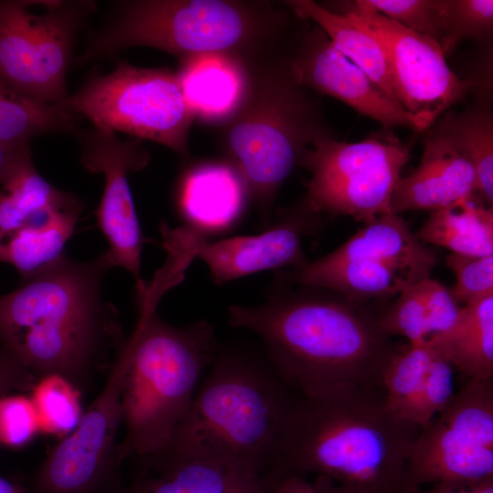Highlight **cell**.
Listing matches in <instances>:
<instances>
[{
    "mask_svg": "<svg viewBox=\"0 0 493 493\" xmlns=\"http://www.w3.org/2000/svg\"><path fill=\"white\" fill-rule=\"evenodd\" d=\"M77 136L83 166L104 175L100 203L95 212L98 226L108 241L103 257L108 267L129 271L135 279V291L146 282L141 277L143 236L129 184L130 173L142 170L150 154L137 138L121 140L114 132L93 128L79 130Z\"/></svg>",
    "mask_w": 493,
    "mask_h": 493,
    "instance_id": "cell-15",
    "label": "cell"
},
{
    "mask_svg": "<svg viewBox=\"0 0 493 493\" xmlns=\"http://www.w3.org/2000/svg\"><path fill=\"white\" fill-rule=\"evenodd\" d=\"M477 195L473 165L456 141L438 121L426 134L418 167L400 178L391 199V212L435 211Z\"/></svg>",
    "mask_w": 493,
    "mask_h": 493,
    "instance_id": "cell-18",
    "label": "cell"
},
{
    "mask_svg": "<svg viewBox=\"0 0 493 493\" xmlns=\"http://www.w3.org/2000/svg\"><path fill=\"white\" fill-rule=\"evenodd\" d=\"M38 432V416L30 396L12 393L0 398V444L22 447Z\"/></svg>",
    "mask_w": 493,
    "mask_h": 493,
    "instance_id": "cell-36",
    "label": "cell"
},
{
    "mask_svg": "<svg viewBox=\"0 0 493 493\" xmlns=\"http://www.w3.org/2000/svg\"><path fill=\"white\" fill-rule=\"evenodd\" d=\"M108 266L63 255L0 296V346L37 379L59 374L80 391L125 341L119 314L101 296Z\"/></svg>",
    "mask_w": 493,
    "mask_h": 493,
    "instance_id": "cell-3",
    "label": "cell"
},
{
    "mask_svg": "<svg viewBox=\"0 0 493 493\" xmlns=\"http://www.w3.org/2000/svg\"><path fill=\"white\" fill-rule=\"evenodd\" d=\"M446 264L456 276L451 291L458 303L466 305L493 296V255L451 253Z\"/></svg>",
    "mask_w": 493,
    "mask_h": 493,
    "instance_id": "cell-34",
    "label": "cell"
},
{
    "mask_svg": "<svg viewBox=\"0 0 493 493\" xmlns=\"http://www.w3.org/2000/svg\"><path fill=\"white\" fill-rule=\"evenodd\" d=\"M408 159L407 147L391 129L356 142L320 140L301 163L310 173L302 203L318 215H344L364 223L392 213V195Z\"/></svg>",
    "mask_w": 493,
    "mask_h": 493,
    "instance_id": "cell-11",
    "label": "cell"
},
{
    "mask_svg": "<svg viewBox=\"0 0 493 493\" xmlns=\"http://www.w3.org/2000/svg\"><path fill=\"white\" fill-rule=\"evenodd\" d=\"M462 111L446 112L439 120L468 156L477 178V195L493 204V116L488 88Z\"/></svg>",
    "mask_w": 493,
    "mask_h": 493,
    "instance_id": "cell-26",
    "label": "cell"
},
{
    "mask_svg": "<svg viewBox=\"0 0 493 493\" xmlns=\"http://www.w3.org/2000/svg\"><path fill=\"white\" fill-rule=\"evenodd\" d=\"M268 493H319L312 481L299 475H285L270 479Z\"/></svg>",
    "mask_w": 493,
    "mask_h": 493,
    "instance_id": "cell-40",
    "label": "cell"
},
{
    "mask_svg": "<svg viewBox=\"0 0 493 493\" xmlns=\"http://www.w3.org/2000/svg\"><path fill=\"white\" fill-rule=\"evenodd\" d=\"M351 5L376 12L434 40L442 37V0H356Z\"/></svg>",
    "mask_w": 493,
    "mask_h": 493,
    "instance_id": "cell-33",
    "label": "cell"
},
{
    "mask_svg": "<svg viewBox=\"0 0 493 493\" xmlns=\"http://www.w3.org/2000/svg\"><path fill=\"white\" fill-rule=\"evenodd\" d=\"M68 194L44 179L32 162L24 165L0 190V241L63 201Z\"/></svg>",
    "mask_w": 493,
    "mask_h": 493,
    "instance_id": "cell-28",
    "label": "cell"
},
{
    "mask_svg": "<svg viewBox=\"0 0 493 493\" xmlns=\"http://www.w3.org/2000/svg\"><path fill=\"white\" fill-rule=\"evenodd\" d=\"M420 429L389 407L382 385L298 396L268 476L315 474L348 493H406Z\"/></svg>",
    "mask_w": 493,
    "mask_h": 493,
    "instance_id": "cell-2",
    "label": "cell"
},
{
    "mask_svg": "<svg viewBox=\"0 0 493 493\" xmlns=\"http://www.w3.org/2000/svg\"><path fill=\"white\" fill-rule=\"evenodd\" d=\"M488 480H493V379H467L420 429L406 466V493L426 485Z\"/></svg>",
    "mask_w": 493,
    "mask_h": 493,
    "instance_id": "cell-12",
    "label": "cell"
},
{
    "mask_svg": "<svg viewBox=\"0 0 493 493\" xmlns=\"http://www.w3.org/2000/svg\"><path fill=\"white\" fill-rule=\"evenodd\" d=\"M409 493H493V480L475 485H434L428 489L418 488Z\"/></svg>",
    "mask_w": 493,
    "mask_h": 493,
    "instance_id": "cell-41",
    "label": "cell"
},
{
    "mask_svg": "<svg viewBox=\"0 0 493 493\" xmlns=\"http://www.w3.org/2000/svg\"><path fill=\"white\" fill-rule=\"evenodd\" d=\"M273 288L261 304L233 305L232 327L256 333L284 382L302 397L381 385L398 346L381 328L379 310L315 287Z\"/></svg>",
    "mask_w": 493,
    "mask_h": 493,
    "instance_id": "cell-1",
    "label": "cell"
},
{
    "mask_svg": "<svg viewBox=\"0 0 493 493\" xmlns=\"http://www.w3.org/2000/svg\"><path fill=\"white\" fill-rule=\"evenodd\" d=\"M336 2L330 11L350 14L379 34L389 56L398 103L427 128L454 104L485 88L478 80L458 77L447 65L439 46L383 15Z\"/></svg>",
    "mask_w": 493,
    "mask_h": 493,
    "instance_id": "cell-14",
    "label": "cell"
},
{
    "mask_svg": "<svg viewBox=\"0 0 493 493\" xmlns=\"http://www.w3.org/2000/svg\"><path fill=\"white\" fill-rule=\"evenodd\" d=\"M283 3L299 18L320 26L339 52L361 68L386 96L398 102L388 51L379 34L355 16L330 11L312 0Z\"/></svg>",
    "mask_w": 493,
    "mask_h": 493,
    "instance_id": "cell-22",
    "label": "cell"
},
{
    "mask_svg": "<svg viewBox=\"0 0 493 493\" xmlns=\"http://www.w3.org/2000/svg\"><path fill=\"white\" fill-rule=\"evenodd\" d=\"M0 493H29L26 486L10 481L0 476Z\"/></svg>",
    "mask_w": 493,
    "mask_h": 493,
    "instance_id": "cell-43",
    "label": "cell"
},
{
    "mask_svg": "<svg viewBox=\"0 0 493 493\" xmlns=\"http://www.w3.org/2000/svg\"><path fill=\"white\" fill-rule=\"evenodd\" d=\"M83 209L72 194L0 241V262L13 266L21 279L55 262L64 254Z\"/></svg>",
    "mask_w": 493,
    "mask_h": 493,
    "instance_id": "cell-23",
    "label": "cell"
},
{
    "mask_svg": "<svg viewBox=\"0 0 493 493\" xmlns=\"http://www.w3.org/2000/svg\"><path fill=\"white\" fill-rule=\"evenodd\" d=\"M435 255L397 214L365 222L333 252L289 271H278L273 288L305 286L329 289L352 300L387 299L430 278Z\"/></svg>",
    "mask_w": 493,
    "mask_h": 493,
    "instance_id": "cell-8",
    "label": "cell"
},
{
    "mask_svg": "<svg viewBox=\"0 0 493 493\" xmlns=\"http://www.w3.org/2000/svg\"><path fill=\"white\" fill-rule=\"evenodd\" d=\"M300 21L283 1H119L75 64L81 66L126 48L144 47L180 59L224 54L247 67L285 52Z\"/></svg>",
    "mask_w": 493,
    "mask_h": 493,
    "instance_id": "cell-4",
    "label": "cell"
},
{
    "mask_svg": "<svg viewBox=\"0 0 493 493\" xmlns=\"http://www.w3.org/2000/svg\"><path fill=\"white\" fill-rule=\"evenodd\" d=\"M78 116L61 106L18 95L0 85V142L29 146L33 138L49 133H76Z\"/></svg>",
    "mask_w": 493,
    "mask_h": 493,
    "instance_id": "cell-27",
    "label": "cell"
},
{
    "mask_svg": "<svg viewBox=\"0 0 493 493\" xmlns=\"http://www.w3.org/2000/svg\"><path fill=\"white\" fill-rule=\"evenodd\" d=\"M422 287L429 315L431 338L448 331L457 321L462 306L457 302L450 288L440 282L427 278Z\"/></svg>",
    "mask_w": 493,
    "mask_h": 493,
    "instance_id": "cell-37",
    "label": "cell"
},
{
    "mask_svg": "<svg viewBox=\"0 0 493 493\" xmlns=\"http://www.w3.org/2000/svg\"><path fill=\"white\" fill-rule=\"evenodd\" d=\"M492 30V0H442L439 47L445 57L467 38L488 39Z\"/></svg>",
    "mask_w": 493,
    "mask_h": 493,
    "instance_id": "cell-31",
    "label": "cell"
},
{
    "mask_svg": "<svg viewBox=\"0 0 493 493\" xmlns=\"http://www.w3.org/2000/svg\"><path fill=\"white\" fill-rule=\"evenodd\" d=\"M312 483L319 493H348L330 480L322 477H316Z\"/></svg>",
    "mask_w": 493,
    "mask_h": 493,
    "instance_id": "cell-42",
    "label": "cell"
},
{
    "mask_svg": "<svg viewBox=\"0 0 493 493\" xmlns=\"http://www.w3.org/2000/svg\"><path fill=\"white\" fill-rule=\"evenodd\" d=\"M428 341L467 379H493V296L463 305L456 324Z\"/></svg>",
    "mask_w": 493,
    "mask_h": 493,
    "instance_id": "cell-24",
    "label": "cell"
},
{
    "mask_svg": "<svg viewBox=\"0 0 493 493\" xmlns=\"http://www.w3.org/2000/svg\"><path fill=\"white\" fill-rule=\"evenodd\" d=\"M35 3L0 1V85L68 109L67 70L77 34L94 4L48 1L45 11L36 14Z\"/></svg>",
    "mask_w": 493,
    "mask_h": 493,
    "instance_id": "cell-10",
    "label": "cell"
},
{
    "mask_svg": "<svg viewBox=\"0 0 493 493\" xmlns=\"http://www.w3.org/2000/svg\"><path fill=\"white\" fill-rule=\"evenodd\" d=\"M267 469L233 458H190L141 468L108 493H268Z\"/></svg>",
    "mask_w": 493,
    "mask_h": 493,
    "instance_id": "cell-19",
    "label": "cell"
},
{
    "mask_svg": "<svg viewBox=\"0 0 493 493\" xmlns=\"http://www.w3.org/2000/svg\"><path fill=\"white\" fill-rule=\"evenodd\" d=\"M288 52L246 67L244 97L222 124L227 162L245 181L264 226H270L278 191L308 150L335 137L319 100L292 77Z\"/></svg>",
    "mask_w": 493,
    "mask_h": 493,
    "instance_id": "cell-6",
    "label": "cell"
},
{
    "mask_svg": "<svg viewBox=\"0 0 493 493\" xmlns=\"http://www.w3.org/2000/svg\"><path fill=\"white\" fill-rule=\"evenodd\" d=\"M294 79L309 89L330 95L358 112L379 121L383 128L427 129L419 118L386 96L356 65L332 45L317 25L301 19L288 52Z\"/></svg>",
    "mask_w": 493,
    "mask_h": 493,
    "instance_id": "cell-16",
    "label": "cell"
},
{
    "mask_svg": "<svg viewBox=\"0 0 493 493\" xmlns=\"http://www.w3.org/2000/svg\"><path fill=\"white\" fill-rule=\"evenodd\" d=\"M435 350L429 341L399 347L385 365L381 385L389 407L410 421ZM412 423V422H411Z\"/></svg>",
    "mask_w": 493,
    "mask_h": 493,
    "instance_id": "cell-29",
    "label": "cell"
},
{
    "mask_svg": "<svg viewBox=\"0 0 493 493\" xmlns=\"http://www.w3.org/2000/svg\"><path fill=\"white\" fill-rule=\"evenodd\" d=\"M379 322L390 337L402 336L410 344L428 341L431 330L422 280L404 288L392 304L379 310Z\"/></svg>",
    "mask_w": 493,
    "mask_h": 493,
    "instance_id": "cell-32",
    "label": "cell"
},
{
    "mask_svg": "<svg viewBox=\"0 0 493 493\" xmlns=\"http://www.w3.org/2000/svg\"><path fill=\"white\" fill-rule=\"evenodd\" d=\"M180 62L176 73L195 118L222 125L244 97L246 67L232 57L218 53L185 57Z\"/></svg>",
    "mask_w": 493,
    "mask_h": 493,
    "instance_id": "cell-21",
    "label": "cell"
},
{
    "mask_svg": "<svg viewBox=\"0 0 493 493\" xmlns=\"http://www.w3.org/2000/svg\"><path fill=\"white\" fill-rule=\"evenodd\" d=\"M37 380L14 354L0 346V398L16 391H32Z\"/></svg>",
    "mask_w": 493,
    "mask_h": 493,
    "instance_id": "cell-38",
    "label": "cell"
},
{
    "mask_svg": "<svg viewBox=\"0 0 493 493\" xmlns=\"http://www.w3.org/2000/svg\"><path fill=\"white\" fill-rule=\"evenodd\" d=\"M30 162L32 158L29 146L14 147L0 142V184H5Z\"/></svg>",
    "mask_w": 493,
    "mask_h": 493,
    "instance_id": "cell-39",
    "label": "cell"
},
{
    "mask_svg": "<svg viewBox=\"0 0 493 493\" xmlns=\"http://www.w3.org/2000/svg\"><path fill=\"white\" fill-rule=\"evenodd\" d=\"M68 109L95 129L151 140L187 158L188 137L195 116L176 72L117 63L69 96Z\"/></svg>",
    "mask_w": 493,
    "mask_h": 493,
    "instance_id": "cell-9",
    "label": "cell"
},
{
    "mask_svg": "<svg viewBox=\"0 0 493 493\" xmlns=\"http://www.w3.org/2000/svg\"><path fill=\"white\" fill-rule=\"evenodd\" d=\"M416 236L467 256L493 255V209L477 196L432 211Z\"/></svg>",
    "mask_w": 493,
    "mask_h": 493,
    "instance_id": "cell-25",
    "label": "cell"
},
{
    "mask_svg": "<svg viewBox=\"0 0 493 493\" xmlns=\"http://www.w3.org/2000/svg\"><path fill=\"white\" fill-rule=\"evenodd\" d=\"M80 390L59 374L37 380L31 391L40 432L65 437L79 423L83 411Z\"/></svg>",
    "mask_w": 493,
    "mask_h": 493,
    "instance_id": "cell-30",
    "label": "cell"
},
{
    "mask_svg": "<svg viewBox=\"0 0 493 493\" xmlns=\"http://www.w3.org/2000/svg\"><path fill=\"white\" fill-rule=\"evenodd\" d=\"M319 216L301 202L280 211L276 223L259 234L218 241L199 237L195 257L205 263L216 284L268 269L299 267L308 262L303 236L312 230Z\"/></svg>",
    "mask_w": 493,
    "mask_h": 493,
    "instance_id": "cell-17",
    "label": "cell"
},
{
    "mask_svg": "<svg viewBox=\"0 0 493 493\" xmlns=\"http://www.w3.org/2000/svg\"><path fill=\"white\" fill-rule=\"evenodd\" d=\"M250 200L237 170L228 162L202 163L189 168L177 190V207L186 226L204 237L235 226Z\"/></svg>",
    "mask_w": 493,
    "mask_h": 493,
    "instance_id": "cell-20",
    "label": "cell"
},
{
    "mask_svg": "<svg viewBox=\"0 0 493 493\" xmlns=\"http://www.w3.org/2000/svg\"><path fill=\"white\" fill-rule=\"evenodd\" d=\"M125 369L119 348L100 393L36 470L26 486L29 493H108L121 481L124 460L116 439Z\"/></svg>",
    "mask_w": 493,
    "mask_h": 493,
    "instance_id": "cell-13",
    "label": "cell"
},
{
    "mask_svg": "<svg viewBox=\"0 0 493 493\" xmlns=\"http://www.w3.org/2000/svg\"><path fill=\"white\" fill-rule=\"evenodd\" d=\"M454 393V367L435 350L410 421L424 427L445 408Z\"/></svg>",
    "mask_w": 493,
    "mask_h": 493,
    "instance_id": "cell-35",
    "label": "cell"
},
{
    "mask_svg": "<svg viewBox=\"0 0 493 493\" xmlns=\"http://www.w3.org/2000/svg\"><path fill=\"white\" fill-rule=\"evenodd\" d=\"M168 448L142 466L190 458H233L267 469L298 397L268 359L216 353ZM297 394V393H296Z\"/></svg>",
    "mask_w": 493,
    "mask_h": 493,
    "instance_id": "cell-5",
    "label": "cell"
},
{
    "mask_svg": "<svg viewBox=\"0 0 493 493\" xmlns=\"http://www.w3.org/2000/svg\"><path fill=\"white\" fill-rule=\"evenodd\" d=\"M121 349L126 357L121 393L125 437L121 457L141 466L160 457L185 417L203 372L218 352L213 326L163 321L153 310L139 311L132 334Z\"/></svg>",
    "mask_w": 493,
    "mask_h": 493,
    "instance_id": "cell-7",
    "label": "cell"
}]
</instances>
